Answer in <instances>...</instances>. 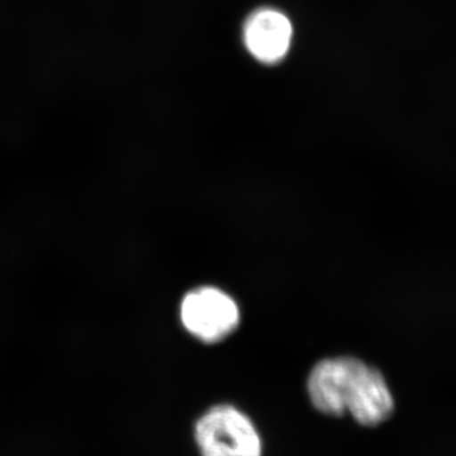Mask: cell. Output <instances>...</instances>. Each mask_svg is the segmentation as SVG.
<instances>
[{
    "label": "cell",
    "mask_w": 456,
    "mask_h": 456,
    "mask_svg": "<svg viewBox=\"0 0 456 456\" xmlns=\"http://www.w3.org/2000/svg\"><path fill=\"white\" fill-rule=\"evenodd\" d=\"M307 392L314 407L323 415L350 413L365 428L383 424L395 411V401L383 375L355 358L318 362L308 377Z\"/></svg>",
    "instance_id": "cell-1"
},
{
    "label": "cell",
    "mask_w": 456,
    "mask_h": 456,
    "mask_svg": "<svg viewBox=\"0 0 456 456\" xmlns=\"http://www.w3.org/2000/svg\"><path fill=\"white\" fill-rule=\"evenodd\" d=\"M194 441L200 456H261V441L250 417L231 404L213 406L197 419Z\"/></svg>",
    "instance_id": "cell-2"
},
{
    "label": "cell",
    "mask_w": 456,
    "mask_h": 456,
    "mask_svg": "<svg viewBox=\"0 0 456 456\" xmlns=\"http://www.w3.org/2000/svg\"><path fill=\"white\" fill-rule=\"evenodd\" d=\"M179 318L189 335L215 344L235 331L240 310L228 294L215 287H200L183 297Z\"/></svg>",
    "instance_id": "cell-3"
},
{
    "label": "cell",
    "mask_w": 456,
    "mask_h": 456,
    "mask_svg": "<svg viewBox=\"0 0 456 456\" xmlns=\"http://www.w3.org/2000/svg\"><path fill=\"white\" fill-rule=\"evenodd\" d=\"M289 20L274 9H260L248 18L244 29L246 47L255 59L266 64L281 61L292 42Z\"/></svg>",
    "instance_id": "cell-4"
}]
</instances>
